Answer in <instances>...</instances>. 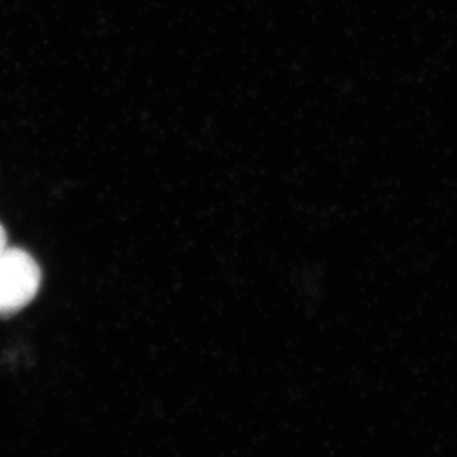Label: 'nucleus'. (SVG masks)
Returning <instances> with one entry per match:
<instances>
[{"label":"nucleus","instance_id":"1","mask_svg":"<svg viewBox=\"0 0 457 457\" xmlns=\"http://www.w3.org/2000/svg\"><path fill=\"white\" fill-rule=\"evenodd\" d=\"M42 270L29 252L4 247L0 252V317L17 314L36 298Z\"/></svg>","mask_w":457,"mask_h":457},{"label":"nucleus","instance_id":"2","mask_svg":"<svg viewBox=\"0 0 457 457\" xmlns=\"http://www.w3.org/2000/svg\"><path fill=\"white\" fill-rule=\"evenodd\" d=\"M6 246H8V236H6L4 225L0 224V252L4 251Z\"/></svg>","mask_w":457,"mask_h":457}]
</instances>
